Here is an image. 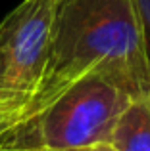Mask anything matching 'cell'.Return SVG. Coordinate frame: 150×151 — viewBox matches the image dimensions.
Instances as JSON below:
<instances>
[{
    "label": "cell",
    "mask_w": 150,
    "mask_h": 151,
    "mask_svg": "<svg viewBox=\"0 0 150 151\" xmlns=\"http://www.w3.org/2000/svg\"><path fill=\"white\" fill-rule=\"evenodd\" d=\"M87 75H106L135 98L150 96V61L133 0L58 2L48 59L23 109V122Z\"/></svg>",
    "instance_id": "obj_1"
},
{
    "label": "cell",
    "mask_w": 150,
    "mask_h": 151,
    "mask_svg": "<svg viewBox=\"0 0 150 151\" xmlns=\"http://www.w3.org/2000/svg\"><path fill=\"white\" fill-rule=\"evenodd\" d=\"M131 92L106 75H87L35 119L12 130L10 151H56L112 142Z\"/></svg>",
    "instance_id": "obj_2"
},
{
    "label": "cell",
    "mask_w": 150,
    "mask_h": 151,
    "mask_svg": "<svg viewBox=\"0 0 150 151\" xmlns=\"http://www.w3.org/2000/svg\"><path fill=\"white\" fill-rule=\"evenodd\" d=\"M60 0H21L0 21V81L31 98L42 77Z\"/></svg>",
    "instance_id": "obj_3"
},
{
    "label": "cell",
    "mask_w": 150,
    "mask_h": 151,
    "mask_svg": "<svg viewBox=\"0 0 150 151\" xmlns=\"http://www.w3.org/2000/svg\"><path fill=\"white\" fill-rule=\"evenodd\" d=\"M117 151H150V96H139L117 119L112 134Z\"/></svg>",
    "instance_id": "obj_4"
},
{
    "label": "cell",
    "mask_w": 150,
    "mask_h": 151,
    "mask_svg": "<svg viewBox=\"0 0 150 151\" xmlns=\"http://www.w3.org/2000/svg\"><path fill=\"white\" fill-rule=\"evenodd\" d=\"M29 98L23 96V94H17L14 90L6 88L4 82L0 81V109H8V111H19L23 119V109H25Z\"/></svg>",
    "instance_id": "obj_5"
},
{
    "label": "cell",
    "mask_w": 150,
    "mask_h": 151,
    "mask_svg": "<svg viewBox=\"0 0 150 151\" xmlns=\"http://www.w3.org/2000/svg\"><path fill=\"white\" fill-rule=\"evenodd\" d=\"M133 4H135L137 15L141 19V25H143L144 44H146V54L150 61V0H133Z\"/></svg>",
    "instance_id": "obj_6"
},
{
    "label": "cell",
    "mask_w": 150,
    "mask_h": 151,
    "mask_svg": "<svg viewBox=\"0 0 150 151\" xmlns=\"http://www.w3.org/2000/svg\"><path fill=\"white\" fill-rule=\"evenodd\" d=\"M23 122L21 113L19 111H8V109H0V132H6L10 128H15Z\"/></svg>",
    "instance_id": "obj_7"
},
{
    "label": "cell",
    "mask_w": 150,
    "mask_h": 151,
    "mask_svg": "<svg viewBox=\"0 0 150 151\" xmlns=\"http://www.w3.org/2000/svg\"><path fill=\"white\" fill-rule=\"evenodd\" d=\"M87 151H117L116 145L112 142H106V144H96V145H90L87 147Z\"/></svg>",
    "instance_id": "obj_8"
},
{
    "label": "cell",
    "mask_w": 150,
    "mask_h": 151,
    "mask_svg": "<svg viewBox=\"0 0 150 151\" xmlns=\"http://www.w3.org/2000/svg\"><path fill=\"white\" fill-rule=\"evenodd\" d=\"M12 130H14V128L6 130V132H0V151H4V149L8 147V142H10V136H12Z\"/></svg>",
    "instance_id": "obj_9"
},
{
    "label": "cell",
    "mask_w": 150,
    "mask_h": 151,
    "mask_svg": "<svg viewBox=\"0 0 150 151\" xmlns=\"http://www.w3.org/2000/svg\"><path fill=\"white\" fill-rule=\"evenodd\" d=\"M4 151H10V149H8V147H6V149H4Z\"/></svg>",
    "instance_id": "obj_10"
}]
</instances>
